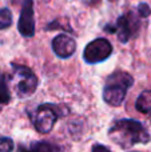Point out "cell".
<instances>
[{
  "label": "cell",
  "mask_w": 151,
  "mask_h": 152,
  "mask_svg": "<svg viewBox=\"0 0 151 152\" xmlns=\"http://www.w3.org/2000/svg\"><path fill=\"white\" fill-rule=\"evenodd\" d=\"M108 136L122 148L133 147L135 144H146L150 140V135L143 124L135 119L117 120L110 127Z\"/></svg>",
  "instance_id": "obj_1"
},
{
  "label": "cell",
  "mask_w": 151,
  "mask_h": 152,
  "mask_svg": "<svg viewBox=\"0 0 151 152\" xmlns=\"http://www.w3.org/2000/svg\"><path fill=\"white\" fill-rule=\"evenodd\" d=\"M133 83L134 79L130 74L125 71H115L107 77L103 89V100L111 107H119Z\"/></svg>",
  "instance_id": "obj_2"
},
{
  "label": "cell",
  "mask_w": 151,
  "mask_h": 152,
  "mask_svg": "<svg viewBox=\"0 0 151 152\" xmlns=\"http://www.w3.org/2000/svg\"><path fill=\"white\" fill-rule=\"evenodd\" d=\"M104 29L110 34H117L118 39L122 43H127L139 31V21L138 18L133 12H127L125 15L119 16L114 24L106 26Z\"/></svg>",
  "instance_id": "obj_3"
},
{
  "label": "cell",
  "mask_w": 151,
  "mask_h": 152,
  "mask_svg": "<svg viewBox=\"0 0 151 152\" xmlns=\"http://www.w3.org/2000/svg\"><path fill=\"white\" fill-rule=\"evenodd\" d=\"M13 77L19 97H28L36 91L37 77L28 67L13 64Z\"/></svg>",
  "instance_id": "obj_4"
},
{
  "label": "cell",
  "mask_w": 151,
  "mask_h": 152,
  "mask_svg": "<svg viewBox=\"0 0 151 152\" xmlns=\"http://www.w3.org/2000/svg\"><path fill=\"white\" fill-rule=\"evenodd\" d=\"M112 53V45L104 37H99L86 45L83 51V59L88 64H96L107 60Z\"/></svg>",
  "instance_id": "obj_5"
},
{
  "label": "cell",
  "mask_w": 151,
  "mask_h": 152,
  "mask_svg": "<svg viewBox=\"0 0 151 152\" xmlns=\"http://www.w3.org/2000/svg\"><path fill=\"white\" fill-rule=\"evenodd\" d=\"M60 116L56 105L42 104L37 107L34 115V126L39 134H48L54 128L58 118Z\"/></svg>",
  "instance_id": "obj_6"
},
{
  "label": "cell",
  "mask_w": 151,
  "mask_h": 152,
  "mask_svg": "<svg viewBox=\"0 0 151 152\" xmlns=\"http://www.w3.org/2000/svg\"><path fill=\"white\" fill-rule=\"evenodd\" d=\"M18 29L21 36L32 37L35 35V16H34V1L23 0L21 12L19 18Z\"/></svg>",
  "instance_id": "obj_7"
},
{
  "label": "cell",
  "mask_w": 151,
  "mask_h": 152,
  "mask_svg": "<svg viewBox=\"0 0 151 152\" xmlns=\"http://www.w3.org/2000/svg\"><path fill=\"white\" fill-rule=\"evenodd\" d=\"M52 50L55 55L60 59H68L75 53L76 50V43L68 35L60 34L54 37L52 40Z\"/></svg>",
  "instance_id": "obj_8"
},
{
  "label": "cell",
  "mask_w": 151,
  "mask_h": 152,
  "mask_svg": "<svg viewBox=\"0 0 151 152\" xmlns=\"http://www.w3.org/2000/svg\"><path fill=\"white\" fill-rule=\"evenodd\" d=\"M135 107L139 112L144 115H151V89H144L138 96Z\"/></svg>",
  "instance_id": "obj_9"
},
{
  "label": "cell",
  "mask_w": 151,
  "mask_h": 152,
  "mask_svg": "<svg viewBox=\"0 0 151 152\" xmlns=\"http://www.w3.org/2000/svg\"><path fill=\"white\" fill-rule=\"evenodd\" d=\"M56 148L48 142H36L29 145L28 150H24L23 152H55Z\"/></svg>",
  "instance_id": "obj_10"
},
{
  "label": "cell",
  "mask_w": 151,
  "mask_h": 152,
  "mask_svg": "<svg viewBox=\"0 0 151 152\" xmlns=\"http://www.w3.org/2000/svg\"><path fill=\"white\" fill-rule=\"evenodd\" d=\"M12 24V13L8 8L0 10V29H7Z\"/></svg>",
  "instance_id": "obj_11"
},
{
  "label": "cell",
  "mask_w": 151,
  "mask_h": 152,
  "mask_svg": "<svg viewBox=\"0 0 151 152\" xmlns=\"http://www.w3.org/2000/svg\"><path fill=\"white\" fill-rule=\"evenodd\" d=\"M11 99V95H10V91H8V87H7V83H5V79L3 74L0 72V103L3 104H7Z\"/></svg>",
  "instance_id": "obj_12"
},
{
  "label": "cell",
  "mask_w": 151,
  "mask_h": 152,
  "mask_svg": "<svg viewBox=\"0 0 151 152\" xmlns=\"http://www.w3.org/2000/svg\"><path fill=\"white\" fill-rule=\"evenodd\" d=\"M13 140L10 137H0V152H12Z\"/></svg>",
  "instance_id": "obj_13"
},
{
  "label": "cell",
  "mask_w": 151,
  "mask_h": 152,
  "mask_svg": "<svg viewBox=\"0 0 151 152\" xmlns=\"http://www.w3.org/2000/svg\"><path fill=\"white\" fill-rule=\"evenodd\" d=\"M151 13V10H150V5L147 4V3H141V4L138 5V15L139 18H147V16H150Z\"/></svg>",
  "instance_id": "obj_14"
},
{
  "label": "cell",
  "mask_w": 151,
  "mask_h": 152,
  "mask_svg": "<svg viewBox=\"0 0 151 152\" xmlns=\"http://www.w3.org/2000/svg\"><path fill=\"white\" fill-rule=\"evenodd\" d=\"M92 152H111V151H110L107 147L102 145V144H95L92 147Z\"/></svg>",
  "instance_id": "obj_15"
},
{
  "label": "cell",
  "mask_w": 151,
  "mask_h": 152,
  "mask_svg": "<svg viewBox=\"0 0 151 152\" xmlns=\"http://www.w3.org/2000/svg\"><path fill=\"white\" fill-rule=\"evenodd\" d=\"M110 1H114V0H110Z\"/></svg>",
  "instance_id": "obj_16"
}]
</instances>
